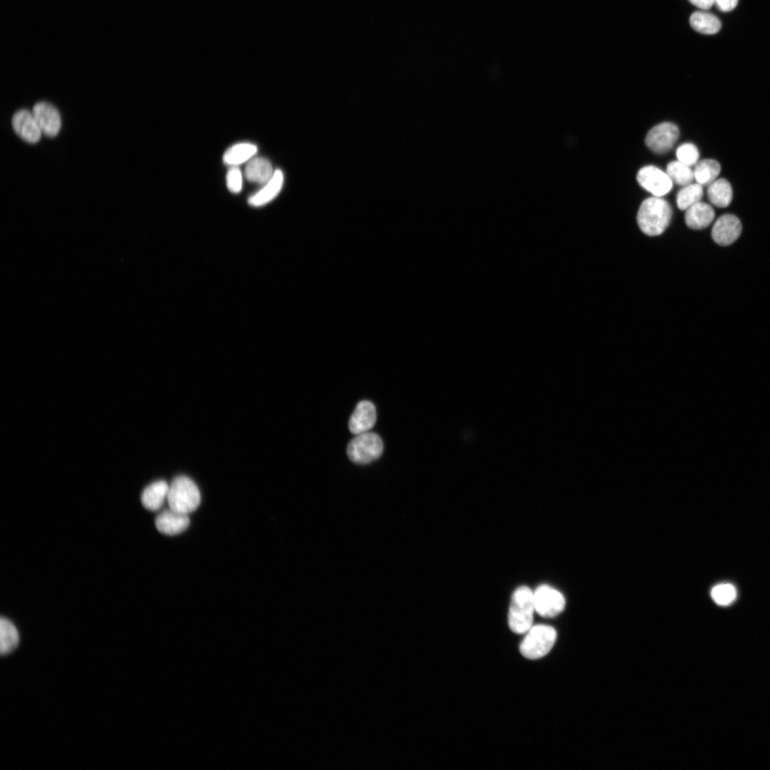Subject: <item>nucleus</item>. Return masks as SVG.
<instances>
[{
    "label": "nucleus",
    "instance_id": "nucleus-6",
    "mask_svg": "<svg viewBox=\"0 0 770 770\" xmlns=\"http://www.w3.org/2000/svg\"><path fill=\"white\" fill-rule=\"evenodd\" d=\"M536 613L544 618H553L565 609V600L558 590L548 585H541L534 592Z\"/></svg>",
    "mask_w": 770,
    "mask_h": 770
},
{
    "label": "nucleus",
    "instance_id": "nucleus-26",
    "mask_svg": "<svg viewBox=\"0 0 770 770\" xmlns=\"http://www.w3.org/2000/svg\"><path fill=\"white\" fill-rule=\"evenodd\" d=\"M677 156L680 162L691 167L698 163L700 153L696 145L686 143L678 148Z\"/></svg>",
    "mask_w": 770,
    "mask_h": 770
},
{
    "label": "nucleus",
    "instance_id": "nucleus-10",
    "mask_svg": "<svg viewBox=\"0 0 770 770\" xmlns=\"http://www.w3.org/2000/svg\"><path fill=\"white\" fill-rule=\"evenodd\" d=\"M33 114L42 131L48 137H56L61 129L62 120L58 110L47 103L36 104Z\"/></svg>",
    "mask_w": 770,
    "mask_h": 770
},
{
    "label": "nucleus",
    "instance_id": "nucleus-13",
    "mask_svg": "<svg viewBox=\"0 0 770 770\" xmlns=\"http://www.w3.org/2000/svg\"><path fill=\"white\" fill-rule=\"evenodd\" d=\"M155 524L156 529L161 534L174 536L187 529L190 524V519L188 515L169 509L156 517Z\"/></svg>",
    "mask_w": 770,
    "mask_h": 770
},
{
    "label": "nucleus",
    "instance_id": "nucleus-8",
    "mask_svg": "<svg viewBox=\"0 0 770 770\" xmlns=\"http://www.w3.org/2000/svg\"><path fill=\"white\" fill-rule=\"evenodd\" d=\"M637 180L640 186L656 197L667 195L673 183L667 173L654 166L642 168L638 173Z\"/></svg>",
    "mask_w": 770,
    "mask_h": 770
},
{
    "label": "nucleus",
    "instance_id": "nucleus-27",
    "mask_svg": "<svg viewBox=\"0 0 770 770\" xmlns=\"http://www.w3.org/2000/svg\"><path fill=\"white\" fill-rule=\"evenodd\" d=\"M226 185L233 194H239L243 187V176L238 166H231L226 174Z\"/></svg>",
    "mask_w": 770,
    "mask_h": 770
},
{
    "label": "nucleus",
    "instance_id": "nucleus-15",
    "mask_svg": "<svg viewBox=\"0 0 770 770\" xmlns=\"http://www.w3.org/2000/svg\"><path fill=\"white\" fill-rule=\"evenodd\" d=\"M685 220L689 228L702 230L708 228L715 219L713 208L704 202H699L686 211Z\"/></svg>",
    "mask_w": 770,
    "mask_h": 770
},
{
    "label": "nucleus",
    "instance_id": "nucleus-14",
    "mask_svg": "<svg viewBox=\"0 0 770 770\" xmlns=\"http://www.w3.org/2000/svg\"><path fill=\"white\" fill-rule=\"evenodd\" d=\"M284 182V176L280 170L275 171L272 178L261 189L248 199V204L253 207H263L274 200L280 194Z\"/></svg>",
    "mask_w": 770,
    "mask_h": 770
},
{
    "label": "nucleus",
    "instance_id": "nucleus-29",
    "mask_svg": "<svg viewBox=\"0 0 770 770\" xmlns=\"http://www.w3.org/2000/svg\"><path fill=\"white\" fill-rule=\"evenodd\" d=\"M689 1L694 6L704 11L711 9L714 4V0H689Z\"/></svg>",
    "mask_w": 770,
    "mask_h": 770
},
{
    "label": "nucleus",
    "instance_id": "nucleus-5",
    "mask_svg": "<svg viewBox=\"0 0 770 770\" xmlns=\"http://www.w3.org/2000/svg\"><path fill=\"white\" fill-rule=\"evenodd\" d=\"M380 437L372 432L356 435L349 443L347 453L350 459L357 464H367L377 459L383 452Z\"/></svg>",
    "mask_w": 770,
    "mask_h": 770
},
{
    "label": "nucleus",
    "instance_id": "nucleus-2",
    "mask_svg": "<svg viewBox=\"0 0 770 770\" xmlns=\"http://www.w3.org/2000/svg\"><path fill=\"white\" fill-rule=\"evenodd\" d=\"M536 612L534 592L529 587H519L514 592L510 607L509 625L517 634L526 633L533 625Z\"/></svg>",
    "mask_w": 770,
    "mask_h": 770
},
{
    "label": "nucleus",
    "instance_id": "nucleus-12",
    "mask_svg": "<svg viewBox=\"0 0 770 770\" xmlns=\"http://www.w3.org/2000/svg\"><path fill=\"white\" fill-rule=\"evenodd\" d=\"M376 420L374 406L369 401H362L357 406L350 419V430L355 435L367 432L374 427Z\"/></svg>",
    "mask_w": 770,
    "mask_h": 770
},
{
    "label": "nucleus",
    "instance_id": "nucleus-4",
    "mask_svg": "<svg viewBox=\"0 0 770 770\" xmlns=\"http://www.w3.org/2000/svg\"><path fill=\"white\" fill-rule=\"evenodd\" d=\"M526 633L520 645V651L524 657L531 660L539 659L547 655L557 638L556 630L546 625L532 626Z\"/></svg>",
    "mask_w": 770,
    "mask_h": 770
},
{
    "label": "nucleus",
    "instance_id": "nucleus-19",
    "mask_svg": "<svg viewBox=\"0 0 770 770\" xmlns=\"http://www.w3.org/2000/svg\"><path fill=\"white\" fill-rule=\"evenodd\" d=\"M258 152L256 145L240 143L229 148L224 155V162L230 166H238L251 160Z\"/></svg>",
    "mask_w": 770,
    "mask_h": 770
},
{
    "label": "nucleus",
    "instance_id": "nucleus-3",
    "mask_svg": "<svg viewBox=\"0 0 770 770\" xmlns=\"http://www.w3.org/2000/svg\"><path fill=\"white\" fill-rule=\"evenodd\" d=\"M167 502L175 512L188 515L195 512L201 504L200 491L190 478L180 476L169 486Z\"/></svg>",
    "mask_w": 770,
    "mask_h": 770
},
{
    "label": "nucleus",
    "instance_id": "nucleus-20",
    "mask_svg": "<svg viewBox=\"0 0 770 770\" xmlns=\"http://www.w3.org/2000/svg\"><path fill=\"white\" fill-rule=\"evenodd\" d=\"M690 23L695 30L704 35H715L722 27L716 16L706 12L694 13L690 18Z\"/></svg>",
    "mask_w": 770,
    "mask_h": 770
},
{
    "label": "nucleus",
    "instance_id": "nucleus-28",
    "mask_svg": "<svg viewBox=\"0 0 770 770\" xmlns=\"http://www.w3.org/2000/svg\"><path fill=\"white\" fill-rule=\"evenodd\" d=\"M738 0H714V4L722 12H730L737 6Z\"/></svg>",
    "mask_w": 770,
    "mask_h": 770
},
{
    "label": "nucleus",
    "instance_id": "nucleus-17",
    "mask_svg": "<svg viewBox=\"0 0 770 770\" xmlns=\"http://www.w3.org/2000/svg\"><path fill=\"white\" fill-rule=\"evenodd\" d=\"M275 171L270 161L263 157H253L245 169L246 179L254 183L265 184L273 176Z\"/></svg>",
    "mask_w": 770,
    "mask_h": 770
},
{
    "label": "nucleus",
    "instance_id": "nucleus-1",
    "mask_svg": "<svg viewBox=\"0 0 770 770\" xmlns=\"http://www.w3.org/2000/svg\"><path fill=\"white\" fill-rule=\"evenodd\" d=\"M672 217L670 205L661 197H651L641 204L637 223L640 231L648 236L662 234L669 226Z\"/></svg>",
    "mask_w": 770,
    "mask_h": 770
},
{
    "label": "nucleus",
    "instance_id": "nucleus-25",
    "mask_svg": "<svg viewBox=\"0 0 770 770\" xmlns=\"http://www.w3.org/2000/svg\"><path fill=\"white\" fill-rule=\"evenodd\" d=\"M713 601L720 606L731 604L737 597V591L730 584H721L715 587L711 592Z\"/></svg>",
    "mask_w": 770,
    "mask_h": 770
},
{
    "label": "nucleus",
    "instance_id": "nucleus-11",
    "mask_svg": "<svg viewBox=\"0 0 770 770\" xmlns=\"http://www.w3.org/2000/svg\"><path fill=\"white\" fill-rule=\"evenodd\" d=\"M16 133L23 140L30 144L38 143L42 137V131L33 114L23 110L16 113L12 120Z\"/></svg>",
    "mask_w": 770,
    "mask_h": 770
},
{
    "label": "nucleus",
    "instance_id": "nucleus-9",
    "mask_svg": "<svg viewBox=\"0 0 770 770\" xmlns=\"http://www.w3.org/2000/svg\"><path fill=\"white\" fill-rule=\"evenodd\" d=\"M742 225L739 219L732 214L720 217L712 229V238L718 245L727 246L735 243L740 236Z\"/></svg>",
    "mask_w": 770,
    "mask_h": 770
},
{
    "label": "nucleus",
    "instance_id": "nucleus-23",
    "mask_svg": "<svg viewBox=\"0 0 770 770\" xmlns=\"http://www.w3.org/2000/svg\"><path fill=\"white\" fill-rule=\"evenodd\" d=\"M703 197V185L699 183H691L684 188L678 192L677 203L678 207L682 211H686L694 205L701 202Z\"/></svg>",
    "mask_w": 770,
    "mask_h": 770
},
{
    "label": "nucleus",
    "instance_id": "nucleus-22",
    "mask_svg": "<svg viewBox=\"0 0 770 770\" xmlns=\"http://www.w3.org/2000/svg\"><path fill=\"white\" fill-rule=\"evenodd\" d=\"M0 634H1V647L0 652L6 655L13 651L18 645L20 637L14 624L6 618L0 621Z\"/></svg>",
    "mask_w": 770,
    "mask_h": 770
},
{
    "label": "nucleus",
    "instance_id": "nucleus-7",
    "mask_svg": "<svg viewBox=\"0 0 770 770\" xmlns=\"http://www.w3.org/2000/svg\"><path fill=\"white\" fill-rule=\"evenodd\" d=\"M680 136L678 127L670 122L661 123L650 130L646 146L654 153L665 154L676 144Z\"/></svg>",
    "mask_w": 770,
    "mask_h": 770
},
{
    "label": "nucleus",
    "instance_id": "nucleus-16",
    "mask_svg": "<svg viewBox=\"0 0 770 770\" xmlns=\"http://www.w3.org/2000/svg\"><path fill=\"white\" fill-rule=\"evenodd\" d=\"M169 485L165 481H157L149 485L141 497L145 509L151 512L159 510L167 501Z\"/></svg>",
    "mask_w": 770,
    "mask_h": 770
},
{
    "label": "nucleus",
    "instance_id": "nucleus-21",
    "mask_svg": "<svg viewBox=\"0 0 770 770\" xmlns=\"http://www.w3.org/2000/svg\"><path fill=\"white\" fill-rule=\"evenodd\" d=\"M695 179L701 185H709L716 180L721 171V166L714 159H704L696 165Z\"/></svg>",
    "mask_w": 770,
    "mask_h": 770
},
{
    "label": "nucleus",
    "instance_id": "nucleus-18",
    "mask_svg": "<svg viewBox=\"0 0 770 770\" xmlns=\"http://www.w3.org/2000/svg\"><path fill=\"white\" fill-rule=\"evenodd\" d=\"M708 197L713 206L718 208L728 207L733 198L730 183L725 178L716 180L708 185Z\"/></svg>",
    "mask_w": 770,
    "mask_h": 770
},
{
    "label": "nucleus",
    "instance_id": "nucleus-24",
    "mask_svg": "<svg viewBox=\"0 0 770 770\" xmlns=\"http://www.w3.org/2000/svg\"><path fill=\"white\" fill-rule=\"evenodd\" d=\"M667 175L672 180L679 185L686 186L691 184L695 179L694 171L689 166L679 161L670 162L667 166Z\"/></svg>",
    "mask_w": 770,
    "mask_h": 770
}]
</instances>
